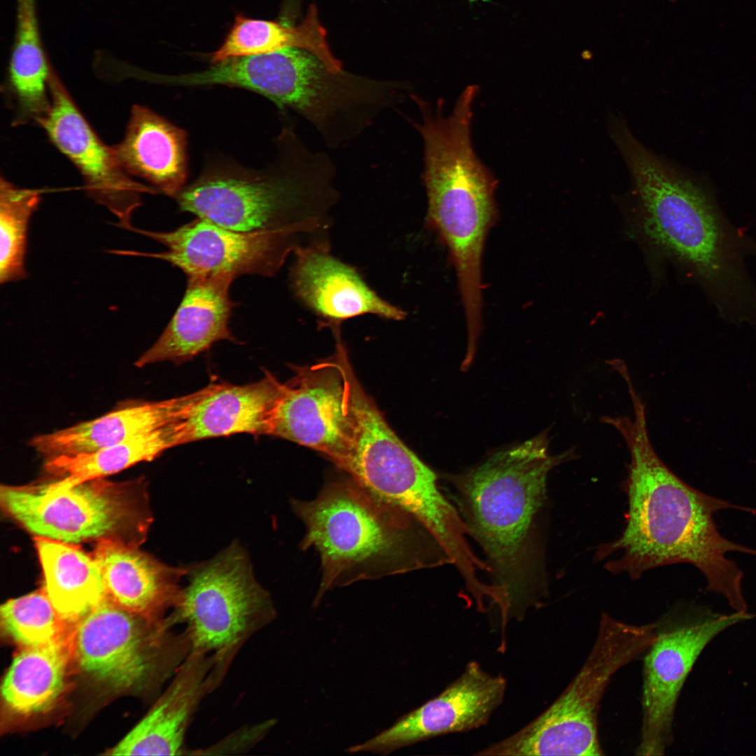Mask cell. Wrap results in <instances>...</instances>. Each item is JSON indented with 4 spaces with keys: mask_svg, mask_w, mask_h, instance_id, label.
I'll return each instance as SVG.
<instances>
[{
    "mask_svg": "<svg viewBox=\"0 0 756 756\" xmlns=\"http://www.w3.org/2000/svg\"><path fill=\"white\" fill-rule=\"evenodd\" d=\"M36 0H17L16 31L8 80L22 118L35 121L50 108L51 66L41 41Z\"/></svg>",
    "mask_w": 756,
    "mask_h": 756,
    "instance_id": "cell-27",
    "label": "cell"
},
{
    "mask_svg": "<svg viewBox=\"0 0 756 756\" xmlns=\"http://www.w3.org/2000/svg\"><path fill=\"white\" fill-rule=\"evenodd\" d=\"M506 686L503 676H491L477 662H470L462 674L438 696L346 751L386 755L440 735L477 729L488 722L502 703Z\"/></svg>",
    "mask_w": 756,
    "mask_h": 756,
    "instance_id": "cell-15",
    "label": "cell"
},
{
    "mask_svg": "<svg viewBox=\"0 0 756 756\" xmlns=\"http://www.w3.org/2000/svg\"><path fill=\"white\" fill-rule=\"evenodd\" d=\"M292 507L306 528L302 549L314 547L321 558L315 605L335 587L451 564L416 519L351 477L330 482L314 500H295Z\"/></svg>",
    "mask_w": 756,
    "mask_h": 756,
    "instance_id": "cell-3",
    "label": "cell"
},
{
    "mask_svg": "<svg viewBox=\"0 0 756 756\" xmlns=\"http://www.w3.org/2000/svg\"><path fill=\"white\" fill-rule=\"evenodd\" d=\"M139 547L112 540L97 542L93 555L102 572L106 598L148 620L163 621L180 601V582L188 568L168 566Z\"/></svg>",
    "mask_w": 756,
    "mask_h": 756,
    "instance_id": "cell-20",
    "label": "cell"
},
{
    "mask_svg": "<svg viewBox=\"0 0 756 756\" xmlns=\"http://www.w3.org/2000/svg\"><path fill=\"white\" fill-rule=\"evenodd\" d=\"M69 638L53 644L21 648L1 685L6 713L28 718L50 711L64 692L71 659Z\"/></svg>",
    "mask_w": 756,
    "mask_h": 756,
    "instance_id": "cell-24",
    "label": "cell"
},
{
    "mask_svg": "<svg viewBox=\"0 0 756 756\" xmlns=\"http://www.w3.org/2000/svg\"><path fill=\"white\" fill-rule=\"evenodd\" d=\"M295 48L318 57L332 71L342 69L334 55L317 6L310 4L302 21L295 26L238 15L220 46L212 53L215 64L232 57L267 54Z\"/></svg>",
    "mask_w": 756,
    "mask_h": 756,
    "instance_id": "cell-25",
    "label": "cell"
},
{
    "mask_svg": "<svg viewBox=\"0 0 756 756\" xmlns=\"http://www.w3.org/2000/svg\"><path fill=\"white\" fill-rule=\"evenodd\" d=\"M169 616L154 622L104 598L72 626L71 659L90 680L112 692L141 691L164 680L191 652Z\"/></svg>",
    "mask_w": 756,
    "mask_h": 756,
    "instance_id": "cell-9",
    "label": "cell"
},
{
    "mask_svg": "<svg viewBox=\"0 0 756 756\" xmlns=\"http://www.w3.org/2000/svg\"><path fill=\"white\" fill-rule=\"evenodd\" d=\"M49 88L50 108L38 123L78 170L88 195L118 218V227L128 230L141 195L158 191L126 172L112 147L103 143L83 117L53 68Z\"/></svg>",
    "mask_w": 756,
    "mask_h": 756,
    "instance_id": "cell-14",
    "label": "cell"
},
{
    "mask_svg": "<svg viewBox=\"0 0 756 756\" xmlns=\"http://www.w3.org/2000/svg\"><path fill=\"white\" fill-rule=\"evenodd\" d=\"M176 445V425L174 422L93 452L50 458L44 464L45 470L60 479L44 484L50 491L68 489L119 472L138 463L152 461Z\"/></svg>",
    "mask_w": 756,
    "mask_h": 756,
    "instance_id": "cell-26",
    "label": "cell"
},
{
    "mask_svg": "<svg viewBox=\"0 0 756 756\" xmlns=\"http://www.w3.org/2000/svg\"><path fill=\"white\" fill-rule=\"evenodd\" d=\"M610 131L633 179L648 237L688 264L728 300L738 299L719 219L704 192L648 150L624 120L612 122Z\"/></svg>",
    "mask_w": 756,
    "mask_h": 756,
    "instance_id": "cell-5",
    "label": "cell"
},
{
    "mask_svg": "<svg viewBox=\"0 0 756 756\" xmlns=\"http://www.w3.org/2000/svg\"><path fill=\"white\" fill-rule=\"evenodd\" d=\"M111 147L127 173L157 191L176 197L184 188L187 134L148 108L132 106L123 139Z\"/></svg>",
    "mask_w": 756,
    "mask_h": 756,
    "instance_id": "cell-21",
    "label": "cell"
},
{
    "mask_svg": "<svg viewBox=\"0 0 756 756\" xmlns=\"http://www.w3.org/2000/svg\"><path fill=\"white\" fill-rule=\"evenodd\" d=\"M634 417L603 416L624 440L630 454L624 488L626 526L616 540L601 545L595 560L607 559L612 573L637 579L648 570L688 563L707 580V590L723 595L737 612H747L743 572L726 557L729 552L756 556V550L733 542L718 531L713 514L720 510H752L705 494L686 484L661 460L647 429L645 405L629 393Z\"/></svg>",
    "mask_w": 756,
    "mask_h": 756,
    "instance_id": "cell-1",
    "label": "cell"
},
{
    "mask_svg": "<svg viewBox=\"0 0 756 756\" xmlns=\"http://www.w3.org/2000/svg\"><path fill=\"white\" fill-rule=\"evenodd\" d=\"M206 654L191 651L155 704L108 755L182 754L185 734L192 715L203 696L223 677L216 667L214 655Z\"/></svg>",
    "mask_w": 756,
    "mask_h": 756,
    "instance_id": "cell-18",
    "label": "cell"
},
{
    "mask_svg": "<svg viewBox=\"0 0 756 756\" xmlns=\"http://www.w3.org/2000/svg\"><path fill=\"white\" fill-rule=\"evenodd\" d=\"M754 617L748 612L724 614L696 607L686 610L666 631L657 632L644 661L643 721L636 755H664L672 739L680 692L697 658L722 631Z\"/></svg>",
    "mask_w": 756,
    "mask_h": 756,
    "instance_id": "cell-11",
    "label": "cell"
},
{
    "mask_svg": "<svg viewBox=\"0 0 756 756\" xmlns=\"http://www.w3.org/2000/svg\"><path fill=\"white\" fill-rule=\"evenodd\" d=\"M0 624L5 637L20 648L66 640L72 628L60 617L43 587L2 604Z\"/></svg>",
    "mask_w": 756,
    "mask_h": 756,
    "instance_id": "cell-29",
    "label": "cell"
},
{
    "mask_svg": "<svg viewBox=\"0 0 756 756\" xmlns=\"http://www.w3.org/2000/svg\"><path fill=\"white\" fill-rule=\"evenodd\" d=\"M657 624H629L602 614L597 636L583 666L561 695L515 734L480 750V755H602L598 736L600 701L611 677L648 650Z\"/></svg>",
    "mask_w": 756,
    "mask_h": 756,
    "instance_id": "cell-7",
    "label": "cell"
},
{
    "mask_svg": "<svg viewBox=\"0 0 756 756\" xmlns=\"http://www.w3.org/2000/svg\"><path fill=\"white\" fill-rule=\"evenodd\" d=\"M41 191L0 180V284L27 279L28 230L41 203Z\"/></svg>",
    "mask_w": 756,
    "mask_h": 756,
    "instance_id": "cell-28",
    "label": "cell"
},
{
    "mask_svg": "<svg viewBox=\"0 0 756 756\" xmlns=\"http://www.w3.org/2000/svg\"><path fill=\"white\" fill-rule=\"evenodd\" d=\"M187 575L188 584L170 616L186 624L191 651L213 652L218 664L227 668L247 638L275 617L270 596L236 542L188 568Z\"/></svg>",
    "mask_w": 756,
    "mask_h": 756,
    "instance_id": "cell-10",
    "label": "cell"
},
{
    "mask_svg": "<svg viewBox=\"0 0 756 756\" xmlns=\"http://www.w3.org/2000/svg\"><path fill=\"white\" fill-rule=\"evenodd\" d=\"M547 433L498 451L449 477L471 535L479 543L505 599L503 620L521 619L543 596L545 575L535 542L536 517L550 471L576 458L573 449L550 455Z\"/></svg>",
    "mask_w": 756,
    "mask_h": 756,
    "instance_id": "cell-2",
    "label": "cell"
},
{
    "mask_svg": "<svg viewBox=\"0 0 756 756\" xmlns=\"http://www.w3.org/2000/svg\"><path fill=\"white\" fill-rule=\"evenodd\" d=\"M2 510L34 537L78 545L112 540L139 547L153 522L146 482L97 478L50 491L44 484L1 485Z\"/></svg>",
    "mask_w": 756,
    "mask_h": 756,
    "instance_id": "cell-8",
    "label": "cell"
},
{
    "mask_svg": "<svg viewBox=\"0 0 756 756\" xmlns=\"http://www.w3.org/2000/svg\"><path fill=\"white\" fill-rule=\"evenodd\" d=\"M330 359L295 369L281 383L270 435L284 438L326 456L335 465L351 432V396L346 350L337 337Z\"/></svg>",
    "mask_w": 756,
    "mask_h": 756,
    "instance_id": "cell-12",
    "label": "cell"
},
{
    "mask_svg": "<svg viewBox=\"0 0 756 756\" xmlns=\"http://www.w3.org/2000/svg\"><path fill=\"white\" fill-rule=\"evenodd\" d=\"M276 167L253 171L221 164L206 169L176 196L181 210L239 232L309 235L325 230L336 202L335 168L286 130Z\"/></svg>",
    "mask_w": 756,
    "mask_h": 756,
    "instance_id": "cell-4",
    "label": "cell"
},
{
    "mask_svg": "<svg viewBox=\"0 0 756 756\" xmlns=\"http://www.w3.org/2000/svg\"><path fill=\"white\" fill-rule=\"evenodd\" d=\"M351 432L335 464L380 500L416 519L447 552L461 549L466 525L437 485V475L391 428L351 367Z\"/></svg>",
    "mask_w": 756,
    "mask_h": 756,
    "instance_id": "cell-6",
    "label": "cell"
},
{
    "mask_svg": "<svg viewBox=\"0 0 756 756\" xmlns=\"http://www.w3.org/2000/svg\"><path fill=\"white\" fill-rule=\"evenodd\" d=\"M129 230L161 243L167 251L149 253L118 250V255L162 259L181 270L188 277L272 276L300 245V237L293 234L235 231L200 218L169 232L134 226Z\"/></svg>",
    "mask_w": 756,
    "mask_h": 756,
    "instance_id": "cell-13",
    "label": "cell"
},
{
    "mask_svg": "<svg viewBox=\"0 0 756 756\" xmlns=\"http://www.w3.org/2000/svg\"><path fill=\"white\" fill-rule=\"evenodd\" d=\"M234 279L188 277L183 299L156 342L134 363L138 368L162 361L187 362L221 340L236 341L229 323L235 306L230 296Z\"/></svg>",
    "mask_w": 756,
    "mask_h": 756,
    "instance_id": "cell-19",
    "label": "cell"
},
{
    "mask_svg": "<svg viewBox=\"0 0 756 756\" xmlns=\"http://www.w3.org/2000/svg\"><path fill=\"white\" fill-rule=\"evenodd\" d=\"M294 253L291 288L325 324L335 328L367 314L396 321L405 317L402 309L378 295L355 268L334 257L326 240L300 245Z\"/></svg>",
    "mask_w": 756,
    "mask_h": 756,
    "instance_id": "cell-16",
    "label": "cell"
},
{
    "mask_svg": "<svg viewBox=\"0 0 756 756\" xmlns=\"http://www.w3.org/2000/svg\"><path fill=\"white\" fill-rule=\"evenodd\" d=\"M176 421V398L130 401L97 419L34 436L30 447L46 459L93 452Z\"/></svg>",
    "mask_w": 756,
    "mask_h": 756,
    "instance_id": "cell-22",
    "label": "cell"
},
{
    "mask_svg": "<svg viewBox=\"0 0 756 756\" xmlns=\"http://www.w3.org/2000/svg\"><path fill=\"white\" fill-rule=\"evenodd\" d=\"M34 543L43 589L60 617L72 626L106 598L100 566L78 545L43 537H34Z\"/></svg>",
    "mask_w": 756,
    "mask_h": 756,
    "instance_id": "cell-23",
    "label": "cell"
},
{
    "mask_svg": "<svg viewBox=\"0 0 756 756\" xmlns=\"http://www.w3.org/2000/svg\"><path fill=\"white\" fill-rule=\"evenodd\" d=\"M265 372L253 383L211 384L176 398L178 445L237 433L270 435L281 382Z\"/></svg>",
    "mask_w": 756,
    "mask_h": 756,
    "instance_id": "cell-17",
    "label": "cell"
}]
</instances>
